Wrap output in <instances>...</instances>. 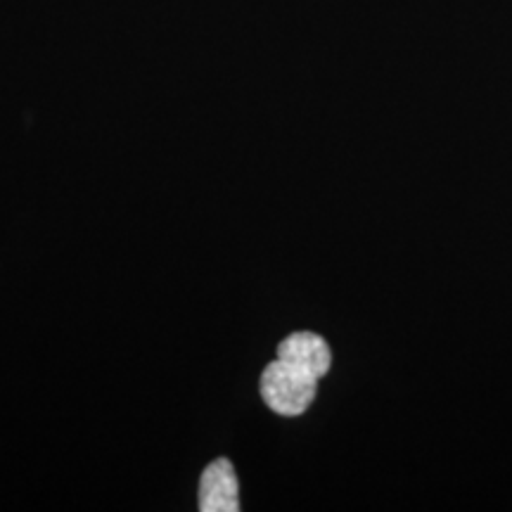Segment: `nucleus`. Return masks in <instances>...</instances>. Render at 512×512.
Returning a JSON list of instances; mask_svg holds the SVG:
<instances>
[{
    "label": "nucleus",
    "instance_id": "obj_1",
    "mask_svg": "<svg viewBox=\"0 0 512 512\" xmlns=\"http://www.w3.org/2000/svg\"><path fill=\"white\" fill-rule=\"evenodd\" d=\"M332 351L316 332H292L278 344V358L261 373V399L273 413L294 418L311 406L318 380L328 375Z\"/></svg>",
    "mask_w": 512,
    "mask_h": 512
},
{
    "label": "nucleus",
    "instance_id": "obj_2",
    "mask_svg": "<svg viewBox=\"0 0 512 512\" xmlns=\"http://www.w3.org/2000/svg\"><path fill=\"white\" fill-rule=\"evenodd\" d=\"M200 510L202 512H238L240 482L228 458L207 465L200 477Z\"/></svg>",
    "mask_w": 512,
    "mask_h": 512
}]
</instances>
